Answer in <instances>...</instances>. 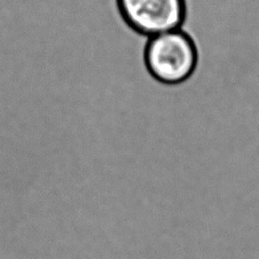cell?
<instances>
[{"label":"cell","instance_id":"cell-2","mask_svg":"<svg viewBox=\"0 0 259 259\" xmlns=\"http://www.w3.org/2000/svg\"><path fill=\"white\" fill-rule=\"evenodd\" d=\"M117 12L135 33L152 37L182 28L187 17L186 0H114Z\"/></svg>","mask_w":259,"mask_h":259},{"label":"cell","instance_id":"cell-1","mask_svg":"<svg viewBox=\"0 0 259 259\" xmlns=\"http://www.w3.org/2000/svg\"><path fill=\"white\" fill-rule=\"evenodd\" d=\"M143 61L157 82L174 86L186 82L196 71L199 52L194 38L182 28L149 37Z\"/></svg>","mask_w":259,"mask_h":259}]
</instances>
